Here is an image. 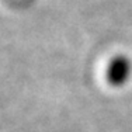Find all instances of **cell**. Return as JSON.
Returning <instances> with one entry per match:
<instances>
[{"label":"cell","instance_id":"6da1fadb","mask_svg":"<svg viewBox=\"0 0 132 132\" xmlns=\"http://www.w3.org/2000/svg\"><path fill=\"white\" fill-rule=\"evenodd\" d=\"M132 75V63L125 55H117L108 62L105 77L111 86L121 87L128 83Z\"/></svg>","mask_w":132,"mask_h":132}]
</instances>
